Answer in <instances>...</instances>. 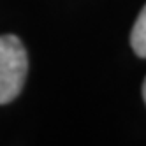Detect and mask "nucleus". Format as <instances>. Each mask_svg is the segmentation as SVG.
Masks as SVG:
<instances>
[{"label":"nucleus","instance_id":"f03ea898","mask_svg":"<svg viewBox=\"0 0 146 146\" xmlns=\"http://www.w3.org/2000/svg\"><path fill=\"white\" fill-rule=\"evenodd\" d=\"M130 44H132V49L135 51V55L146 58V5L143 7V11L139 13L137 19L134 23L132 34H130Z\"/></svg>","mask_w":146,"mask_h":146},{"label":"nucleus","instance_id":"7ed1b4c3","mask_svg":"<svg viewBox=\"0 0 146 146\" xmlns=\"http://www.w3.org/2000/svg\"><path fill=\"white\" fill-rule=\"evenodd\" d=\"M143 99H144V102H146V79H144V83H143Z\"/></svg>","mask_w":146,"mask_h":146},{"label":"nucleus","instance_id":"f257e3e1","mask_svg":"<svg viewBox=\"0 0 146 146\" xmlns=\"http://www.w3.org/2000/svg\"><path fill=\"white\" fill-rule=\"evenodd\" d=\"M28 72L27 49L16 35H0V104L14 100Z\"/></svg>","mask_w":146,"mask_h":146}]
</instances>
